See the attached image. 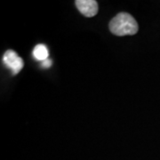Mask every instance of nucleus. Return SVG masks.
I'll return each instance as SVG.
<instances>
[{"mask_svg":"<svg viewBox=\"0 0 160 160\" xmlns=\"http://www.w3.org/2000/svg\"><path fill=\"white\" fill-rule=\"evenodd\" d=\"M109 29L116 36H131L137 33L139 26L131 14L120 12L109 22Z\"/></svg>","mask_w":160,"mask_h":160,"instance_id":"nucleus-1","label":"nucleus"},{"mask_svg":"<svg viewBox=\"0 0 160 160\" xmlns=\"http://www.w3.org/2000/svg\"><path fill=\"white\" fill-rule=\"evenodd\" d=\"M3 62L11 69L13 75L18 74L23 68V61L17 53L12 50H8L4 53Z\"/></svg>","mask_w":160,"mask_h":160,"instance_id":"nucleus-2","label":"nucleus"},{"mask_svg":"<svg viewBox=\"0 0 160 160\" xmlns=\"http://www.w3.org/2000/svg\"><path fill=\"white\" fill-rule=\"evenodd\" d=\"M78 11L86 17H93L98 12V3L94 0H77L75 2Z\"/></svg>","mask_w":160,"mask_h":160,"instance_id":"nucleus-3","label":"nucleus"},{"mask_svg":"<svg viewBox=\"0 0 160 160\" xmlns=\"http://www.w3.org/2000/svg\"><path fill=\"white\" fill-rule=\"evenodd\" d=\"M33 56L38 61H46L48 59V49L45 45H38L33 50Z\"/></svg>","mask_w":160,"mask_h":160,"instance_id":"nucleus-4","label":"nucleus"},{"mask_svg":"<svg viewBox=\"0 0 160 160\" xmlns=\"http://www.w3.org/2000/svg\"><path fill=\"white\" fill-rule=\"evenodd\" d=\"M51 65H52V61L51 60H49V59H47V60H46V61L42 62V66H43V67H45V68H49Z\"/></svg>","mask_w":160,"mask_h":160,"instance_id":"nucleus-5","label":"nucleus"}]
</instances>
